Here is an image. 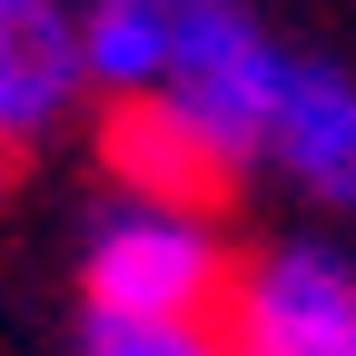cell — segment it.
Here are the masks:
<instances>
[{"label": "cell", "mask_w": 356, "mask_h": 356, "mask_svg": "<svg viewBox=\"0 0 356 356\" xmlns=\"http://www.w3.org/2000/svg\"><path fill=\"white\" fill-rule=\"evenodd\" d=\"M89 99L79 0H0V159L40 149Z\"/></svg>", "instance_id": "5"}, {"label": "cell", "mask_w": 356, "mask_h": 356, "mask_svg": "<svg viewBox=\"0 0 356 356\" xmlns=\"http://www.w3.org/2000/svg\"><path fill=\"white\" fill-rule=\"evenodd\" d=\"M99 168H109L119 198H188V208H218V198H228L218 159L188 139V129H168L159 109H109L99 119Z\"/></svg>", "instance_id": "6"}, {"label": "cell", "mask_w": 356, "mask_h": 356, "mask_svg": "<svg viewBox=\"0 0 356 356\" xmlns=\"http://www.w3.org/2000/svg\"><path fill=\"white\" fill-rule=\"evenodd\" d=\"M79 50H89V99L159 109L218 159L228 188L257 168L287 50L248 0H79Z\"/></svg>", "instance_id": "1"}, {"label": "cell", "mask_w": 356, "mask_h": 356, "mask_svg": "<svg viewBox=\"0 0 356 356\" xmlns=\"http://www.w3.org/2000/svg\"><path fill=\"white\" fill-rule=\"evenodd\" d=\"M257 168L277 178V188H297L307 208L356 218V70L346 60L287 50V79H277V109H267Z\"/></svg>", "instance_id": "4"}, {"label": "cell", "mask_w": 356, "mask_h": 356, "mask_svg": "<svg viewBox=\"0 0 356 356\" xmlns=\"http://www.w3.org/2000/svg\"><path fill=\"white\" fill-rule=\"evenodd\" d=\"M238 356H356V257L337 238H267L218 307Z\"/></svg>", "instance_id": "3"}, {"label": "cell", "mask_w": 356, "mask_h": 356, "mask_svg": "<svg viewBox=\"0 0 356 356\" xmlns=\"http://www.w3.org/2000/svg\"><path fill=\"white\" fill-rule=\"evenodd\" d=\"M238 238L218 208L188 198H99L79 238V297L99 327H218L238 287Z\"/></svg>", "instance_id": "2"}, {"label": "cell", "mask_w": 356, "mask_h": 356, "mask_svg": "<svg viewBox=\"0 0 356 356\" xmlns=\"http://www.w3.org/2000/svg\"><path fill=\"white\" fill-rule=\"evenodd\" d=\"M79 356H238L218 327H79Z\"/></svg>", "instance_id": "7"}]
</instances>
